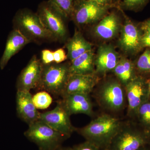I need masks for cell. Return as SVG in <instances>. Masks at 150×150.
I'll use <instances>...</instances> for the list:
<instances>
[{"label":"cell","mask_w":150,"mask_h":150,"mask_svg":"<svg viewBox=\"0 0 150 150\" xmlns=\"http://www.w3.org/2000/svg\"><path fill=\"white\" fill-rule=\"evenodd\" d=\"M40 21L56 41L64 42L68 37L67 16L49 0L38 6L37 12Z\"/></svg>","instance_id":"4"},{"label":"cell","mask_w":150,"mask_h":150,"mask_svg":"<svg viewBox=\"0 0 150 150\" xmlns=\"http://www.w3.org/2000/svg\"><path fill=\"white\" fill-rule=\"evenodd\" d=\"M136 117L140 123L148 129L150 128V98L144 102L138 108Z\"/></svg>","instance_id":"23"},{"label":"cell","mask_w":150,"mask_h":150,"mask_svg":"<svg viewBox=\"0 0 150 150\" xmlns=\"http://www.w3.org/2000/svg\"><path fill=\"white\" fill-rule=\"evenodd\" d=\"M118 44L121 49L126 54L135 55L143 49L142 28L129 18H126L121 30Z\"/></svg>","instance_id":"11"},{"label":"cell","mask_w":150,"mask_h":150,"mask_svg":"<svg viewBox=\"0 0 150 150\" xmlns=\"http://www.w3.org/2000/svg\"><path fill=\"white\" fill-rule=\"evenodd\" d=\"M29 43V40L18 30H12L8 37L4 51L0 59L1 69H4L11 58Z\"/></svg>","instance_id":"18"},{"label":"cell","mask_w":150,"mask_h":150,"mask_svg":"<svg viewBox=\"0 0 150 150\" xmlns=\"http://www.w3.org/2000/svg\"><path fill=\"white\" fill-rule=\"evenodd\" d=\"M148 134H149V135H150V128L149 129H148Z\"/></svg>","instance_id":"35"},{"label":"cell","mask_w":150,"mask_h":150,"mask_svg":"<svg viewBox=\"0 0 150 150\" xmlns=\"http://www.w3.org/2000/svg\"><path fill=\"white\" fill-rule=\"evenodd\" d=\"M125 88L127 115L130 117H136L138 108L144 102L150 99L147 79L139 75L127 85Z\"/></svg>","instance_id":"8"},{"label":"cell","mask_w":150,"mask_h":150,"mask_svg":"<svg viewBox=\"0 0 150 150\" xmlns=\"http://www.w3.org/2000/svg\"><path fill=\"white\" fill-rule=\"evenodd\" d=\"M135 67L138 75L146 78L150 77V48L146 50L137 59L135 63Z\"/></svg>","instance_id":"22"},{"label":"cell","mask_w":150,"mask_h":150,"mask_svg":"<svg viewBox=\"0 0 150 150\" xmlns=\"http://www.w3.org/2000/svg\"><path fill=\"white\" fill-rule=\"evenodd\" d=\"M112 8L87 0H76L71 18L79 27L99 21Z\"/></svg>","instance_id":"7"},{"label":"cell","mask_w":150,"mask_h":150,"mask_svg":"<svg viewBox=\"0 0 150 150\" xmlns=\"http://www.w3.org/2000/svg\"><path fill=\"white\" fill-rule=\"evenodd\" d=\"M13 29L19 31L30 43L56 41L46 29L37 13L28 8L17 12L13 20Z\"/></svg>","instance_id":"2"},{"label":"cell","mask_w":150,"mask_h":150,"mask_svg":"<svg viewBox=\"0 0 150 150\" xmlns=\"http://www.w3.org/2000/svg\"><path fill=\"white\" fill-rule=\"evenodd\" d=\"M149 0H120L119 9L133 11H139Z\"/></svg>","instance_id":"25"},{"label":"cell","mask_w":150,"mask_h":150,"mask_svg":"<svg viewBox=\"0 0 150 150\" xmlns=\"http://www.w3.org/2000/svg\"><path fill=\"white\" fill-rule=\"evenodd\" d=\"M73 150H100L99 147L93 143L86 141L83 143L76 145L72 148Z\"/></svg>","instance_id":"28"},{"label":"cell","mask_w":150,"mask_h":150,"mask_svg":"<svg viewBox=\"0 0 150 150\" xmlns=\"http://www.w3.org/2000/svg\"><path fill=\"white\" fill-rule=\"evenodd\" d=\"M53 51L44 49L41 51V62L42 64L46 65L54 63Z\"/></svg>","instance_id":"27"},{"label":"cell","mask_w":150,"mask_h":150,"mask_svg":"<svg viewBox=\"0 0 150 150\" xmlns=\"http://www.w3.org/2000/svg\"><path fill=\"white\" fill-rule=\"evenodd\" d=\"M59 150H73L72 148L62 147Z\"/></svg>","instance_id":"34"},{"label":"cell","mask_w":150,"mask_h":150,"mask_svg":"<svg viewBox=\"0 0 150 150\" xmlns=\"http://www.w3.org/2000/svg\"><path fill=\"white\" fill-rule=\"evenodd\" d=\"M147 83L148 93L149 97L150 98V77L149 79H147Z\"/></svg>","instance_id":"33"},{"label":"cell","mask_w":150,"mask_h":150,"mask_svg":"<svg viewBox=\"0 0 150 150\" xmlns=\"http://www.w3.org/2000/svg\"><path fill=\"white\" fill-rule=\"evenodd\" d=\"M96 98L100 107L112 112L123 110L127 102L125 87L117 79L103 82L98 89Z\"/></svg>","instance_id":"6"},{"label":"cell","mask_w":150,"mask_h":150,"mask_svg":"<svg viewBox=\"0 0 150 150\" xmlns=\"http://www.w3.org/2000/svg\"><path fill=\"white\" fill-rule=\"evenodd\" d=\"M120 59L118 53L112 45L104 44L100 46L95 58L96 74L98 76L112 72Z\"/></svg>","instance_id":"15"},{"label":"cell","mask_w":150,"mask_h":150,"mask_svg":"<svg viewBox=\"0 0 150 150\" xmlns=\"http://www.w3.org/2000/svg\"><path fill=\"white\" fill-rule=\"evenodd\" d=\"M123 125L118 118L109 114H103L84 127L76 129V131L86 141L93 143L100 149L108 150Z\"/></svg>","instance_id":"1"},{"label":"cell","mask_w":150,"mask_h":150,"mask_svg":"<svg viewBox=\"0 0 150 150\" xmlns=\"http://www.w3.org/2000/svg\"><path fill=\"white\" fill-rule=\"evenodd\" d=\"M120 17L117 12L112 11L100 20L93 29L96 36L103 40H110L115 38L121 31Z\"/></svg>","instance_id":"16"},{"label":"cell","mask_w":150,"mask_h":150,"mask_svg":"<svg viewBox=\"0 0 150 150\" xmlns=\"http://www.w3.org/2000/svg\"><path fill=\"white\" fill-rule=\"evenodd\" d=\"M141 28L148 29L150 30V18L144 22L141 26Z\"/></svg>","instance_id":"32"},{"label":"cell","mask_w":150,"mask_h":150,"mask_svg":"<svg viewBox=\"0 0 150 150\" xmlns=\"http://www.w3.org/2000/svg\"><path fill=\"white\" fill-rule=\"evenodd\" d=\"M112 72L124 87L139 75L135 63L124 57L120 58Z\"/></svg>","instance_id":"21"},{"label":"cell","mask_w":150,"mask_h":150,"mask_svg":"<svg viewBox=\"0 0 150 150\" xmlns=\"http://www.w3.org/2000/svg\"><path fill=\"white\" fill-rule=\"evenodd\" d=\"M92 1L103 6L110 7L112 8H119L120 0H87Z\"/></svg>","instance_id":"30"},{"label":"cell","mask_w":150,"mask_h":150,"mask_svg":"<svg viewBox=\"0 0 150 150\" xmlns=\"http://www.w3.org/2000/svg\"><path fill=\"white\" fill-rule=\"evenodd\" d=\"M61 11L71 18L76 0H49Z\"/></svg>","instance_id":"26"},{"label":"cell","mask_w":150,"mask_h":150,"mask_svg":"<svg viewBox=\"0 0 150 150\" xmlns=\"http://www.w3.org/2000/svg\"><path fill=\"white\" fill-rule=\"evenodd\" d=\"M54 63L60 64L64 62L68 58L66 52L63 48H60L54 51Z\"/></svg>","instance_id":"29"},{"label":"cell","mask_w":150,"mask_h":150,"mask_svg":"<svg viewBox=\"0 0 150 150\" xmlns=\"http://www.w3.org/2000/svg\"><path fill=\"white\" fill-rule=\"evenodd\" d=\"M70 63L43 65L40 83L37 88L55 96L62 97L71 74Z\"/></svg>","instance_id":"3"},{"label":"cell","mask_w":150,"mask_h":150,"mask_svg":"<svg viewBox=\"0 0 150 150\" xmlns=\"http://www.w3.org/2000/svg\"><path fill=\"white\" fill-rule=\"evenodd\" d=\"M69 69L71 74H96L94 54L93 49L70 62Z\"/></svg>","instance_id":"20"},{"label":"cell","mask_w":150,"mask_h":150,"mask_svg":"<svg viewBox=\"0 0 150 150\" xmlns=\"http://www.w3.org/2000/svg\"><path fill=\"white\" fill-rule=\"evenodd\" d=\"M24 135L39 150H59L63 142L69 138L40 120L28 126Z\"/></svg>","instance_id":"5"},{"label":"cell","mask_w":150,"mask_h":150,"mask_svg":"<svg viewBox=\"0 0 150 150\" xmlns=\"http://www.w3.org/2000/svg\"><path fill=\"white\" fill-rule=\"evenodd\" d=\"M146 135L129 126H122L108 150H139L147 143Z\"/></svg>","instance_id":"10"},{"label":"cell","mask_w":150,"mask_h":150,"mask_svg":"<svg viewBox=\"0 0 150 150\" xmlns=\"http://www.w3.org/2000/svg\"><path fill=\"white\" fill-rule=\"evenodd\" d=\"M99 81L98 76L92 75L71 74L64 94L80 93L90 95Z\"/></svg>","instance_id":"17"},{"label":"cell","mask_w":150,"mask_h":150,"mask_svg":"<svg viewBox=\"0 0 150 150\" xmlns=\"http://www.w3.org/2000/svg\"><path fill=\"white\" fill-rule=\"evenodd\" d=\"M33 100L37 109H46L51 105L53 100L51 94L44 91L34 95L33 96Z\"/></svg>","instance_id":"24"},{"label":"cell","mask_w":150,"mask_h":150,"mask_svg":"<svg viewBox=\"0 0 150 150\" xmlns=\"http://www.w3.org/2000/svg\"><path fill=\"white\" fill-rule=\"evenodd\" d=\"M142 29L143 31L142 41L143 48L146 47L150 48V30L143 28H142Z\"/></svg>","instance_id":"31"},{"label":"cell","mask_w":150,"mask_h":150,"mask_svg":"<svg viewBox=\"0 0 150 150\" xmlns=\"http://www.w3.org/2000/svg\"><path fill=\"white\" fill-rule=\"evenodd\" d=\"M90 95L80 93L65 94L61 100L70 115L83 114L93 115V105Z\"/></svg>","instance_id":"14"},{"label":"cell","mask_w":150,"mask_h":150,"mask_svg":"<svg viewBox=\"0 0 150 150\" xmlns=\"http://www.w3.org/2000/svg\"><path fill=\"white\" fill-rule=\"evenodd\" d=\"M70 116L60 100L54 109L40 112L39 120L69 138L76 129L72 124Z\"/></svg>","instance_id":"9"},{"label":"cell","mask_w":150,"mask_h":150,"mask_svg":"<svg viewBox=\"0 0 150 150\" xmlns=\"http://www.w3.org/2000/svg\"><path fill=\"white\" fill-rule=\"evenodd\" d=\"M65 47L68 51L67 58L70 62L92 49L91 43L86 40L82 33L77 30H75L73 37L67 41Z\"/></svg>","instance_id":"19"},{"label":"cell","mask_w":150,"mask_h":150,"mask_svg":"<svg viewBox=\"0 0 150 150\" xmlns=\"http://www.w3.org/2000/svg\"><path fill=\"white\" fill-rule=\"evenodd\" d=\"M16 103L18 116L28 126L39 120L40 112L33 103L30 92L17 91Z\"/></svg>","instance_id":"13"},{"label":"cell","mask_w":150,"mask_h":150,"mask_svg":"<svg viewBox=\"0 0 150 150\" xmlns=\"http://www.w3.org/2000/svg\"><path fill=\"white\" fill-rule=\"evenodd\" d=\"M139 150H142V149H141Z\"/></svg>","instance_id":"36"},{"label":"cell","mask_w":150,"mask_h":150,"mask_svg":"<svg viewBox=\"0 0 150 150\" xmlns=\"http://www.w3.org/2000/svg\"><path fill=\"white\" fill-rule=\"evenodd\" d=\"M43 64L41 60L33 55L19 75L16 82L17 91H30L37 88L42 74Z\"/></svg>","instance_id":"12"}]
</instances>
